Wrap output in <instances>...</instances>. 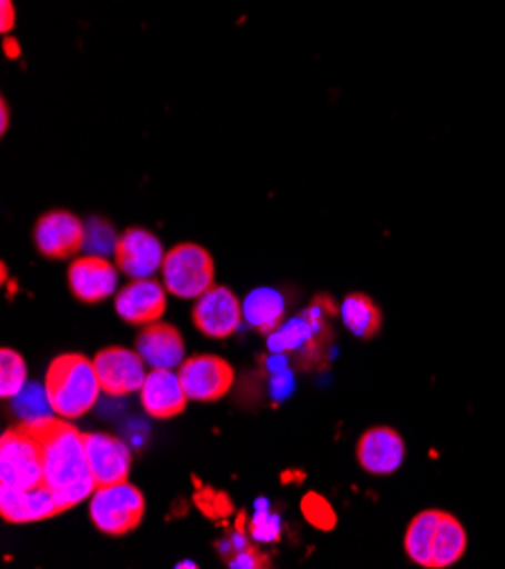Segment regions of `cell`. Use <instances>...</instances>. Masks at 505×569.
<instances>
[{
	"instance_id": "1",
	"label": "cell",
	"mask_w": 505,
	"mask_h": 569,
	"mask_svg": "<svg viewBox=\"0 0 505 569\" xmlns=\"http://www.w3.org/2000/svg\"><path fill=\"white\" fill-rule=\"evenodd\" d=\"M37 433L43 463V483L52 490L62 510L82 503L98 490L91 475L84 433H80L71 420H41L28 422Z\"/></svg>"
},
{
	"instance_id": "2",
	"label": "cell",
	"mask_w": 505,
	"mask_h": 569,
	"mask_svg": "<svg viewBox=\"0 0 505 569\" xmlns=\"http://www.w3.org/2000/svg\"><path fill=\"white\" fill-rule=\"evenodd\" d=\"M46 392L58 418L78 420L87 416L102 390L93 361L82 355H62L48 366Z\"/></svg>"
},
{
	"instance_id": "3",
	"label": "cell",
	"mask_w": 505,
	"mask_h": 569,
	"mask_svg": "<svg viewBox=\"0 0 505 569\" xmlns=\"http://www.w3.org/2000/svg\"><path fill=\"white\" fill-rule=\"evenodd\" d=\"M145 513V497L143 492L128 483H114V486H100L91 495L89 516L98 531L104 536H128L132 533Z\"/></svg>"
},
{
	"instance_id": "4",
	"label": "cell",
	"mask_w": 505,
	"mask_h": 569,
	"mask_svg": "<svg viewBox=\"0 0 505 569\" xmlns=\"http://www.w3.org/2000/svg\"><path fill=\"white\" fill-rule=\"evenodd\" d=\"M43 483L41 447L28 422L3 433L0 440V488L23 490Z\"/></svg>"
},
{
	"instance_id": "5",
	"label": "cell",
	"mask_w": 505,
	"mask_h": 569,
	"mask_svg": "<svg viewBox=\"0 0 505 569\" xmlns=\"http://www.w3.org/2000/svg\"><path fill=\"white\" fill-rule=\"evenodd\" d=\"M161 274L168 293L184 300H198L213 287L215 266L213 257L202 246L182 243L165 252Z\"/></svg>"
},
{
	"instance_id": "6",
	"label": "cell",
	"mask_w": 505,
	"mask_h": 569,
	"mask_svg": "<svg viewBox=\"0 0 505 569\" xmlns=\"http://www.w3.org/2000/svg\"><path fill=\"white\" fill-rule=\"evenodd\" d=\"M324 300L317 298L302 316L289 320L286 325L276 327L267 336V348L270 352H311V350H322L329 338H331V327L326 322V309L322 307Z\"/></svg>"
},
{
	"instance_id": "7",
	"label": "cell",
	"mask_w": 505,
	"mask_h": 569,
	"mask_svg": "<svg viewBox=\"0 0 505 569\" xmlns=\"http://www.w3.org/2000/svg\"><path fill=\"white\" fill-rule=\"evenodd\" d=\"M178 375L191 402H218L234 386V368L213 355L186 359Z\"/></svg>"
},
{
	"instance_id": "8",
	"label": "cell",
	"mask_w": 505,
	"mask_h": 569,
	"mask_svg": "<svg viewBox=\"0 0 505 569\" xmlns=\"http://www.w3.org/2000/svg\"><path fill=\"white\" fill-rule=\"evenodd\" d=\"M87 241V224L71 211H48L34 227L37 250L48 259L78 254Z\"/></svg>"
},
{
	"instance_id": "9",
	"label": "cell",
	"mask_w": 505,
	"mask_h": 569,
	"mask_svg": "<svg viewBox=\"0 0 505 569\" xmlns=\"http://www.w3.org/2000/svg\"><path fill=\"white\" fill-rule=\"evenodd\" d=\"M102 392L111 397H125L141 390L145 381V361L139 352L128 348H104L93 359Z\"/></svg>"
},
{
	"instance_id": "10",
	"label": "cell",
	"mask_w": 505,
	"mask_h": 569,
	"mask_svg": "<svg viewBox=\"0 0 505 569\" xmlns=\"http://www.w3.org/2000/svg\"><path fill=\"white\" fill-rule=\"evenodd\" d=\"M243 320V302L234 291L224 287H211L195 300L193 322L209 338L232 336Z\"/></svg>"
},
{
	"instance_id": "11",
	"label": "cell",
	"mask_w": 505,
	"mask_h": 569,
	"mask_svg": "<svg viewBox=\"0 0 505 569\" xmlns=\"http://www.w3.org/2000/svg\"><path fill=\"white\" fill-rule=\"evenodd\" d=\"M356 459L367 475H395L406 459L404 438L390 427H372L358 438Z\"/></svg>"
},
{
	"instance_id": "12",
	"label": "cell",
	"mask_w": 505,
	"mask_h": 569,
	"mask_svg": "<svg viewBox=\"0 0 505 569\" xmlns=\"http://www.w3.org/2000/svg\"><path fill=\"white\" fill-rule=\"evenodd\" d=\"M84 447L98 488L128 481L132 468V451L121 438L109 433H84Z\"/></svg>"
},
{
	"instance_id": "13",
	"label": "cell",
	"mask_w": 505,
	"mask_h": 569,
	"mask_svg": "<svg viewBox=\"0 0 505 569\" xmlns=\"http://www.w3.org/2000/svg\"><path fill=\"white\" fill-rule=\"evenodd\" d=\"M117 287L119 266L109 263L104 257L87 254L69 266V289L78 300L87 305H95L114 296Z\"/></svg>"
},
{
	"instance_id": "14",
	"label": "cell",
	"mask_w": 505,
	"mask_h": 569,
	"mask_svg": "<svg viewBox=\"0 0 505 569\" xmlns=\"http://www.w3.org/2000/svg\"><path fill=\"white\" fill-rule=\"evenodd\" d=\"M64 513L52 490L46 483L23 488V490H8L0 488V516L10 525H30L41 522Z\"/></svg>"
},
{
	"instance_id": "15",
	"label": "cell",
	"mask_w": 505,
	"mask_h": 569,
	"mask_svg": "<svg viewBox=\"0 0 505 569\" xmlns=\"http://www.w3.org/2000/svg\"><path fill=\"white\" fill-rule=\"evenodd\" d=\"M139 392L143 411L154 420L178 418L191 402L180 375L173 370H150Z\"/></svg>"
},
{
	"instance_id": "16",
	"label": "cell",
	"mask_w": 505,
	"mask_h": 569,
	"mask_svg": "<svg viewBox=\"0 0 505 569\" xmlns=\"http://www.w3.org/2000/svg\"><path fill=\"white\" fill-rule=\"evenodd\" d=\"M117 266L132 279H145L152 277L165 259L161 241L141 227H132V230L123 232L117 243Z\"/></svg>"
},
{
	"instance_id": "17",
	"label": "cell",
	"mask_w": 505,
	"mask_h": 569,
	"mask_svg": "<svg viewBox=\"0 0 505 569\" xmlns=\"http://www.w3.org/2000/svg\"><path fill=\"white\" fill-rule=\"evenodd\" d=\"M165 287L152 277L132 279L117 296V313L130 325L159 322L165 311Z\"/></svg>"
},
{
	"instance_id": "18",
	"label": "cell",
	"mask_w": 505,
	"mask_h": 569,
	"mask_svg": "<svg viewBox=\"0 0 505 569\" xmlns=\"http://www.w3.org/2000/svg\"><path fill=\"white\" fill-rule=\"evenodd\" d=\"M137 352L152 370H175L186 361L182 333L165 322L145 325L137 338Z\"/></svg>"
},
{
	"instance_id": "19",
	"label": "cell",
	"mask_w": 505,
	"mask_h": 569,
	"mask_svg": "<svg viewBox=\"0 0 505 569\" xmlns=\"http://www.w3.org/2000/svg\"><path fill=\"white\" fill-rule=\"evenodd\" d=\"M467 551V529L458 518L440 510L437 527L431 540V567L428 569H446L456 565Z\"/></svg>"
},
{
	"instance_id": "20",
	"label": "cell",
	"mask_w": 505,
	"mask_h": 569,
	"mask_svg": "<svg viewBox=\"0 0 505 569\" xmlns=\"http://www.w3.org/2000/svg\"><path fill=\"white\" fill-rule=\"evenodd\" d=\"M286 316L284 296L274 289H256L243 300V320L265 333L282 327Z\"/></svg>"
},
{
	"instance_id": "21",
	"label": "cell",
	"mask_w": 505,
	"mask_h": 569,
	"mask_svg": "<svg viewBox=\"0 0 505 569\" xmlns=\"http://www.w3.org/2000/svg\"><path fill=\"white\" fill-rule=\"evenodd\" d=\"M339 311L345 329L356 338H372L381 329V309L365 293H350Z\"/></svg>"
},
{
	"instance_id": "22",
	"label": "cell",
	"mask_w": 505,
	"mask_h": 569,
	"mask_svg": "<svg viewBox=\"0 0 505 569\" xmlns=\"http://www.w3.org/2000/svg\"><path fill=\"white\" fill-rule=\"evenodd\" d=\"M437 518H440V510L437 508H428L417 513L404 536V549L406 556L420 565V567H431V540H433V531L437 527Z\"/></svg>"
},
{
	"instance_id": "23",
	"label": "cell",
	"mask_w": 505,
	"mask_h": 569,
	"mask_svg": "<svg viewBox=\"0 0 505 569\" xmlns=\"http://www.w3.org/2000/svg\"><path fill=\"white\" fill-rule=\"evenodd\" d=\"M14 400V411L23 422H41L52 418V407L48 400L46 386L41 388L39 383H26V388L12 397Z\"/></svg>"
},
{
	"instance_id": "24",
	"label": "cell",
	"mask_w": 505,
	"mask_h": 569,
	"mask_svg": "<svg viewBox=\"0 0 505 569\" xmlns=\"http://www.w3.org/2000/svg\"><path fill=\"white\" fill-rule=\"evenodd\" d=\"M26 379L28 368L23 357L10 348H3V352H0V395L6 400H12V397H17L26 388Z\"/></svg>"
},
{
	"instance_id": "25",
	"label": "cell",
	"mask_w": 505,
	"mask_h": 569,
	"mask_svg": "<svg viewBox=\"0 0 505 569\" xmlns=\"http://www.w3.org/2000/svg\"><path fill=\"white\" fill-rule=\"evenodd\" d=\"M117 243H119V234L114 232V227H111L107 220L93 218L91 222H87L84 248L89 250V254L104 257L109 252H117Z\"/></svg>"
},
{
	"instance_id": "26",
	"label": "cell",
	"mask_w": 505,
	"mask_h": 569,
	"mask_svg": "<svg viewBox=\"0 0 505 569\" xmlns=\"http://www.w3.org/2000/svg\"><path fill=\"white\" fill-rule=\"evenodd\" d=\"M302 510H304L306 520H309L313 527H317V529H322V531L333 529V525H335L333 508H331L329 501L322 499L320 495H315V492L306 495L304 501H302Z\"/></svg>"
},
{
	"instance_id": "27",
	"label": "cell",
	"mask_w": 505,
	"mask_h": 569,
	"mask_svg": "<svg viewBox=\"0 0 505 569\" xmlns=\"http://www.w3.org/2000/svg\"><path fill=\"white\" fill-rule=\"evenodd\" d=\"M263 501H261V510H256V516L250 525V533L254 540L259 542H272L279 538V520L276 516H272L270 510H263Z\"/></svg>"
},
{
	"instance_id": "28",
	"label": "cell",
	"mask_w": 505,
	"mask_h": 569,
	"mask_svg": "<svg viewBox=\"0 0 505 569\" xmlns=\"http://www.w3.org/2000/svg\"><path fill=\"white\" fill-rule=\"evenodd\" d=\"M265 562H267V558L265 556H261V553H256L252 547H245V549H241L236 556H232L230 558V567H250V569H254V567H265Z\"/></svg>"
},
{
	"instance_id": "29",
	"label": "cell",
	"mask_w": 505,
	"mask_h": 569,
	"mask_svg": "<svg viewBox=\"0 0 505 569\" xmlns=\"http://www.w3.org/2000/svg\"><path fill=\"white\" fill-rule=\"evenodd\" d=\"M17 26L14 0H0V30L10 32Z\"/></svg>"
},
{
	"instance_id": "30",
	"label": "cell",
	"mask_w": 505,
	"mask_h": 569,
	"mask_svg": "<svg viewBox=\"0 0 505 569\" xmlns=\"http://www.w3.org/2000/svg\"><path fill=\"white\" fill-rule=\"evenodd\" d=\"M8 128H10V107H8V102L3 100L0 102V132H8Z\"/></svg>"
},
{
	"instance_id": "31",
	"label": "cell",
	"mask_w": 505,
	"mask_h": 569,
	"mask_svg": "<svg viewBox=\"0 0 505 569\" xmlns=\"http://www.w3.org/2000/svg\"><path fill=\"white\" fill-rule=\"evenodd\" d=\"M6 52H8L10 60H17L19 52H21L19 41H17V39H12V37H8V39H6Z\"/></svg>"
}]
</instances>
